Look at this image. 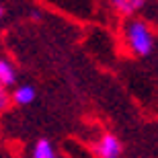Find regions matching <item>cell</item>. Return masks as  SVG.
Returning a JSON list of instances; mask_svg holds the SVG:
<instances>
[{
	"label": "cell",
	"instance_id": "1",
	"mask_svg": "<svg viewBox=\"0 0 158 158\" xmlns=\"http://www.w3.org/2000/svg\"><path fill=\"white\" fill-rule=\"evenodd\" d=\"M125 41H127V47L135 56L140 58H146L152 53V47H154V35L150 27H148L144 21L140 19H131L125 27Z\"/></svg>",
	"mask_w": 158,
	"mask_h": 158
},
{
	"label": "cell",
	"instance_id": "2",
	"mask_svg": "<svg viewBox=\"0 0 158 158\" xmlns=\"http://www.w3.org/2000/svg\"><path fill=\"white\" fill-rule=\"evenodd\" d=\"M121 142L117 135L113 134H105L101 135V140L94 144V154L97 158H119L121 156Z\"/></svg>",
	"mask_w": 158,
	"mask_h": 158
},
{
	"label": "cell",
	"instance_id": "3",
	"mask_svg": "<svg viewBox=\"0 0 158 158\" xmlns=\"http://www.w3.org/2000/svg\"><path fill=\"white\" fill-rule=\"evenodd\" d=\"M111 4H113V8H115L119 15H123V17H131V15H135L138 10L144 8L146 0H111Z\"/></svg>",
	"mask_w": 158,
	"mask_h": 158
},
{
	"label": "cell",
	"instance_id": "4",
	"mask_svg": "<svg viewBox=\"0 0 158 158\" xmlns=\"http://www.w3.org/2000/svg\"><path fill=\"white\" fill-rule=\"evenodd\" d=\"M12 103H17V105H29L35 101V88L29 86V84H23V86H19L10 97Z\"/></svg>",
	"mask_w": 158,
	"mask_h": 158
},
{
	"label": "cell",
	"instance_id": "5",
	"mask_svg": "<svg viewBox=\"0 0 158 158\" xmlns=\"http://www.w3.org/2000/svg\"><path fill=\"white\" fill-rule=\"evenodd\" d=\"M33 158H58V154L53 150L52 142L41 138V140L35 142V146H33Z\"/></svg>",
	"mask_w": 158,
	"mask_h": 158
},
{
	"label": "cell",
	"instance_id": "6",
	"mask_svg": "<svg viewBox=\"0 0 158 158\" xmlns=\"http://www.w3.org/2000/svg\"><path fill=\"white\" fill-rule=\"evenodd\" d=\"M17 82V72L12 68L10 62H6V60H0V84L2 86H12Z\"/></svg>",
	"mask_w": 158,
	"mask_h": 158
},
{
	"label": "cell",
	"instance_id": "7",
	"mask_svg": "<svg viewBox=\"0 0 158 158\" xmlns=\"http://www.w3.org/2000/svg\"><path fill=\"white\" fill-rule=\"evenodd\" d=\"M8 105H10V94L6 93V88L0 84V113L6 111V109H8Z\"/></svg>",
	"mask_w": 158,
	"mask_h": 158
},
{
	"label": "cell",
	"instance_id": "8",
	"mask_svg": "<svg viewBox=\"0 0 158 158\" xmlns=\"http://www.w3.org/2000/svg\"><path fill=\"white\" fill-rule=\"evenodd\" d=\"M2 12H4V8H2V6H0V17H2Z\"/></svg>",
	"mask_w": 158,
	"mask_h": 158
}]
</instances>
